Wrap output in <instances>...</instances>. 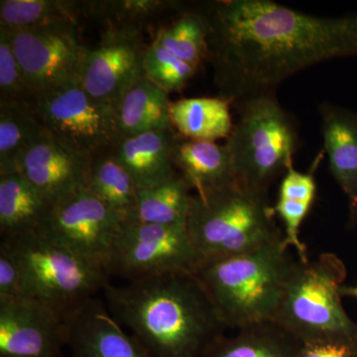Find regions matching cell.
Here are the masks:
<instances>
[{"mask_svg": "<svg viewBox=\"0 0 357 357\" xmlns=\"http://www.w3.org/2000/svg\"><path fill=\"white\" fill-rule=\"evenodd\" d=\"M198 11L215 86L234 105L312 66L357 57V13L321 17L270 0L204 2Z\"/></svg>", "mask_w": 357, "mask_h": 357, "instance_id": "6da1fadb", "label": "cell"}, {"mask_svg": "<svg viewBox=\"0 0 357 357\" xmlns=\"http://www.w3.org/2000/svg\"><path fill=\"white\" fill-rule=\"evenodd\" d=\"M107 307L152 357H204L227 326L196 273L107 284Z\"/></svg>", "mask_w": 357, "mask_h": 357, "instance_id": "7a4b0ae2", "label": "cell"}, {"mask_svg": "<svg viewBox=\"0 0 357 357\" xmlns=\"http://www.w3.org/2000/svg\"><path fill=\"white\" fill-rule=\"evenodd\" d=\"M298 260L283 239L262 248L204 262L196 275L227 328L274 321Z\"/></svg>", "mask_w": 357, "mask_h": 357, "instance_id": "3957f363", "label": "cell"}, {"mask_svg": "<svg viewBox=\"0 0 357 357\" xmlns=\"http://www.w3.org/2000/svg\"><path fill=\"white\" fill-rule=\"evenodd\" d=\"M268 196L236 183L203 195H194L188 232L204 263L244 255L283 239Z\"/></svg>", "mask_w": 357, "mask_h": 357, "instance_id": "277c9868", "label": "cell"}, {"mask_svg": "<svg viewBox=\"0 0 357 357\" xmlns=\"http://www.w3.org/2000/svg\"><path fill=\"white\" fill-rule=\"evenodd\" d=\"M234 107L238 121L225 146L236 183L248 191L268 196L270 187L293 165L299 146L298 126L282 107L275 91L250 96Z\"/></svg>", "mask_w": 357, "mask_h": 357, "instance_id": "5b68a950", "label": "cell"}, {"mask_svg": "<svg viewBox=\"0 0 357 357\" xmlns=\"http://www.w3.org/2000/svg\"><path fill=\"white\" fill-rule=\"evenodd\" d=\"M340 258L326 252L314 261L298 259L274 321L306 342L357 347V325L344 311L340 288L347 278Z\"/></svg>", "mask_w": 357, "mask_h": 357, "instance_id": "8992f818", "label": "cell"}, {"mask_svg": "<svg viewBox=\"0 0 357 357\" xmlns=\"http://www.w3.org/2000/svg\"><path fill=\"white\" fill-rule=\"evenodd\" d=\"M2 241L10 245L20 263L22 297L43 303L63 316L109 284L102 267L38 231Z\"/></svg>", "mask_w": 357, "mask_h": 357, "instance_id": "52a82bcc", "label": "cell"}, {"mask_svg": "<svg viewBox=\"0 0 357 357\" xmlns=\"http://www.w3.org/2000/svg\"><path fill=\"white\" fill-rule=\"evenodd\" d=\"M31 105L47 133L89 159L112 153L119 141L117 110L98 102L77 81L35 96Z\"/></svg>", "mask_w": 357, "mask_h": 357, "instance_id": "ba28073f", "label": "cell"}, {"mask_svg": "<svg viewBox=\"0 0 357 357\" xmlns=\"http://www.w3.org/2000/svg\"><path fill=\"white\" fill-rule=\"evenodd\" d=\"M204 259L187 227L124 220L107 270L128 281L170 273H197Z\"/></svg>", "mask_w": 357, "mask_h": 357, "instance_id": "9c48e42d", "label": "cell"}, {"mask_svg": "<svg viewBox=\"0 0 357 357\" xmlns=\"http://www.w3.org/2000/svg\"><path fill=\"white\" fill-rule=\"evenodd\" d=\"M123 222L121 215L84 188L51 204L38 232L105 270Z\"/></svg>", "mask_w": 357, "mask_h": 357, "instance_id": "30bf717a", "label": "cell"}, {"mask_svg": "<svg viewBox=\"0 0 357 357\" xmlns=\"http://www.w3.org/2000/svg\"><path fill=\"white\" fill-rule=\"evenodd\" d=\"M6 30L33 98L79 79L89 49L79 40L77 22Z\"/></svg>", "mask_w": 357, "mask_h": 357, "instance_id": "8fae6325", "label": "cell"}, {"mask_svg": "<svg viewBox=\"0 0 357 357\" xmlns=\"http://www.w3.org/2000/svg\"><path fill=\"white\" fill-rule=\"evenodd\" d=\"M147 48L138 28H107L100 43L89 49L79 83L95 100L117 107L129 89L145 77Z\"/></svg>", "mask_w": 357, "mask_h": 357, "instance_id": "7c38bea8", "label": "cell"}, {"mask_svg": "<svg viewBox=\"0 0 357 357\" xmlns=\"http://www.w3.org/2000/svg\"><path fill=\"white\" fill-rule=\"evenodd\" d=\"M65 316L38 301L0 298V357H59L67 345Z\"/></svg>", "mask_w": 357, "mask_h": 357, "instance_id": "4fadbf2b", "label": "cell"}, {"mask_svg": "<svg viewBox=\"0 0 357 357\" xmlns=\"http://www.w3.org/2000/svg\"><path fill=\"white\" fill-rule=\"evenodd\" d=\"M65 321L73 357H152L95 297L68 312Z\"/></svg>", "mask_w": 357, "mask_h": 357, "instance_id": "5bb4252c", "label": "cell"}, {"mask_svg": "<svg viewBox=\"0 0 357 357\" xmlns=\"http://www.w3.org/2000/svg\"><path fill=\"white\" fill-rule=\"evenodd\" d=\"M91 161L47 133L21 157L18 172L53 204L86 188Z\"/></svg>", "mask_w": 357, "mask_h": 357, "instance_id": "9a60e30c", "label": "cell"}, {"mask_svg": "<svg viewBox=\"0 0 357 357\" xmlns=\"http://www.w3.org/2000/svg\"><path fill=\"white\" fill-rule=\"evenodd\" d=\"M331 174L347 199V229L357 227V112L335 103L319 107Z\"/></svg>", "mask_w": 357, "mask_h": 357, "instance_id": "2e32d148", "label": "cell"}, {"mask_svg": "<svg viewBox=\"0 0 357 357\" xmlns=\"http://www.w3.org/2000/svg\"><path fill=\"white\" fill-rule=\"evenodd\" d=\"M178 136L172 128L122 138L112 154L130 174L138 189L154 187L178 174L173 159Z\"/></svg>", "mask_w": 357, "mask_h": 357, "instance_id": "e0dca14e", "label": "cell"}, {"mask_svg": "<svg viewBox=\"0 0 357 357\" xmlns=\"http://www.w3.org/2000/svg\"><path fill=\"white\" fill-rule=\"evenodd\" d=\"M173 159L178 174L196 195L206 194L236 183L231 157L225 145L185 139L178 135Z\"/></svg>", "mask_w": 357, "mask_h": 357, "instance_id": "ac0fdd59", "label": "cell"}, {"mask_svg": "<svg viewBox=\"0 0 357 357\" xmlns=\"http://www.w3.org/2000/svg\"><path fill=\"white\" fill-rule=\"evenodd\" d=\"M51 204L20 172L0 175L2 239L38 231Z\"/></svg>", "mask_w": 357, "mask_h": 357, "instance_id": "d6986e66", "label": "cell"}, {"mask_svg": "<svg viewBox=\"0 0 357 357\" xmlns=\"http://www.w3.org/2000/svg\"><path fill=\"white\" fill-rule=\"evenodd\" d=\"M169 93L142 77L117 105L119 140L149 131L172 129Z\"/></svg>", "mask_w": 357, "mask_h": 357, "instance_id": "ffe728a7", "label": "cell"}, {"mask_svg": "<svg viewBox=\"0 0 357 357\" xmlns=\"http://www.w3.org/2000/svg\"><path fill=\"white\" fill-rule=\"evenodd\" d=\"M319 158L316 160L309 172H300L294 166L284 174L278 199L274 206L275 213L279 215L285 227L283 244L286 248L295 249L301 262L310 261L306 244L300 238V230L317 194V183L314 178Z\"/></svg>", "mask_w": 357, "mask_h": 357, "instance_id": "44dd1931", "label": "cell"}, {"mask_svg": "<svg viewBox=\"0 0 357 357\" xmlns=\"http://www.w3.org/2000/svg\"><path fill=\"white\" fill-rule=\"evenodd\" d=\"M230 105L231 102L222 96L182 98L171 102L173 128L185 139L206 142L227 139L234 126Z\"/></svg>", "mask_w": 357, "mask_h": 357, "instance_id": "7402d4cb", "label": "cell"}, {"mask_svg": "<svg viewBox=\"0 0 357 357\" xmlns=\"http://www.w3.org/2000/svg\"><path fill=\"white\" fill-rule=\"evenodd\" d=\"M302 342L275 321L237 330L223 335L204 357H297Z\"/></svg>", "mask_w": 357, "mask_h": 357, "instance_id": "603a6c76", "label": "cell"}, {"mask_svg": "<svg viewBox=\"0 0 357 357\" xmlns=\"http://www.w3.org/2000/svg\"><path fill=\"white\" fill-rule=\"evenodd\" d=\"M192 197L191 185L178 174L162 184L138 189L135 210L129 220L185 227Z\"/></svg>", "mask_w": 357, "mask_h": 357, "instance_id": "cb8c5ba5", "label": "cell"}, {"mask_svg": "<svg viewBox=\"0 0 357 357\" xmlns=\"http://www.w3.org/2000/svg\"><path fill=\"white\" fill-rule=\"evenodd\" d=\"M46 134L31 103L0 105V175L18 172L21 157Z\"/></svg>", "mask_w": 357, "mask_h": 357, "instance_id": "d4e9b609", "label": "cell"}, {"mask_svg": "<svg viewBox=\"0 0 357 357\" xmlns=\"http://www.w3.org/2000/svg\"><path fill=\"white\" fill-rule=\"evenodd\" d=\"M86 189L124 220L132 217L138 188L130 174L112 153L91 159Z\"/></svg>", "mask_w": 357, "mask_h": 357, "instance_id": "484cf974", "label": "cell"}, {"mask_svg": "<svg viewBox=\"0 0 357 357\" xmlns=\"http://www.w3.org/2000/svg\"><path fill=\"white\" fill-rule=\"evenodd\" d=\"M154 41L197 69L208 59V27L198 10L185 11L160 28Z\"/></svg>", "mask_w": 357, "mask_h": 357, "instance_id": "4316f807", "label": "cell"}, {"mask_svg": "<svg viewBox=\"0 0 357 357\" xmlns=\"http://www.w3.org/2000/svg\"><path fill=\"white\" fill-rule=\"evenodd\" d=\"M79 2L64 0H1L0 27L8 30L77 22Z\"/></svg>", "mask_w": 357, "mask_h": 357, "instance_id": "83f0119b", "label": "cell"}, {"mask_svg": "<svg viewBox=\"0 0 357 357\" xmlns=\"http://www.w3.org/2000/svg\"><path fill=\"white\" fill-rule=\"evenodd\" d=\"M181 6L178 1L165 0H112L79 4L81 13L89 14L107 28H138L155 16Z\"/></svg>", "mask_w": 357, "mask_h": 357, "instance_id": "f1b7e54d", "label": "cell"}, {"mask_svg": "<svg viewBox=\"0 0 357 357\" xmlns=\"http://www.w3.org/2000/svg\"><path fill=\"white\" fill-rule=\"evenodd\" d=\"M197 70L156 42L148 46L144 57L145 77L167 93L182 91Z\"/></svg>", "mask_w": 357, "mask_h": 357, "instance_id": "f546056e", "label": "cell"}, {"mask_svg": "<svg viewBox=\"0 0 357 357\" xmlns=\"http://www.w3.org/2000/svg\"><path fill=\"white\" fill-rule=\"evenodd\" d=\"M32 100L8 32L0 27V105L31 103Z\"/></svg>", "mask_w": 357, "mask_h": 357, "instance_id": "4dcf8cb0", "label": "cell"}, {"mask_svg": "<svg viewBox=\"0 0 357 357\" xmlns=\"http://www.w3.org/2000/svg\"><path fill=\"white\" fill-rule=\"evenodd\" d=\"M22 297L21 269L15 255L6 241L0 244V298Z\"/></svg>", "mask_w": 357, "mask_h": 357, "instance_id": "1f68e13d", "label": "cell"}, {"mask_svg": "<svg viewBox=\"0 0 357 357\" xmlns=\"http://www.w3.org/2000/svg\"><path fill=\"white\" fill-rule=\"evenodd\" d=\"M297 357H357V347L344 342H306Z\"/></svg>", "mask_w": 357, "mask_h": 357, "instance_id": "d6a6232c", "label": "cell"}, {"mask_svg": "<svg viewBox=\"0 0 357 357\" xmlns=\"http://www.w3.org/2000/svg\"><path fill=\"white\" fill-rule=\"evenodd\" d=\"M340 295H342V297H351L357 300V285H342L340 288Z\"/></svg>", "mask_w": 357, "mask_h": 357, "instance_id": "836d02e7", "label": "cell"}]
</instances>
